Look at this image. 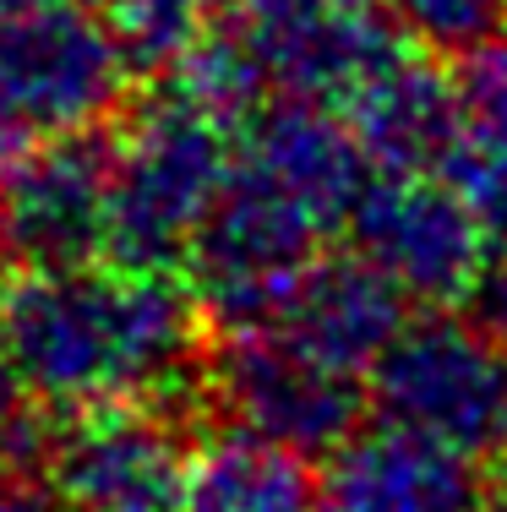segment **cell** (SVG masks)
I'll use <instances>...</instances> for the list:
<instances>
[{"label":"cell","instance_id":"cell-20","mask_svg":"<svg viewBox=\"0 0 507 512\" xmlns=\"http://www.w3.org/2000/svg\"><path fill=\"white\" fill-rule=\"evenodd\" d=\"M0 512H77L44 469H0Z\"/></svg>","mask_w":507,"mask_h":512},{"label":"cell","instance_id":"cell-15","mask_svg":"<svg viewBox=\"0 0 507 512\" xmlns=\"http://www.w3.org/2000/svg\"><path fill=\"white\" fill-rule=\"evenodd\" d=\"M180 512H322V469L300 447L224 425L191 447Z\"/></svg>","mask_w":507,"mask_h":512},{"label":"cell","instance_id":"cell-12","mask_svg":"<svg viewBox=\"0 0 507 512\" xmlns=\"http://www.w3.org/2000/svg\"><path fill=\"white\" fill-rule=\"evenodd\" d=\"M491 469L377 420L322 458V512H491Z\"/></svg>","mask_w":507,"mask_h":512},{"label":"cell","instance_id":"cell-17","mask_svg":"<svg viewBox=\"0 0 507 512\" xmlns=\"http://www.w3.org/2000/svg\"><path fill=\"white\" fill-rule=\"evenodd\" d=\"M99 11L131 77H169L219 22L208 0H99Z\"/></svg>","mask_w":507,"mask_h":512},{"label":"cell","instance_id":"cell-2","mask_svg":"<svg viewBox=\"0 0 507 512\" xmlns=\"http://www.w3.org/2000/svg\"><path fill=\"white\" fill-rule=\"evenodd\" d=\"M235 169V131L175 82L137 99L110 131V246L142 273H186L197 229Z\"/></svg>","mask_w":507,"mask_h":512},{"label":"cell","instance_id":"cell-5","mask_svg":"<svg viewBox=\"0 0 507 512\" xmlns=\"http://www.w3.org/2000/svg\"><path fill=\"white\" fill-rule=\"evenodd\" d=\"M322 235L328 229L306 207L289 202L279 186H268L235 158L219 202L208 207L197 246L186 256V278L208 322L219 333L268 327L284 295L295 289V278L322 256Z\"/></svg>","mask_w":507,"mask_h":512},{"label":"cell","instance_id":"cell-19","mask_svg":"<svg viewBox=\"0 0 507 512\" xmlns=\"http://www.w3.org/2000/svg\"><path fill=\"white\" fill-rule=\"evenodd\" d=\"M464 311L475 316L480 327L507 338V240H491L486 246V262H480L475 284L464 295Z\"/></svg>","mask_w":507,"mask_h":512},{"label":"cell","instance_id":"cell-4","mask_svg":"<svg viewBox=\"0 0 507 512\" xmlns=\"http://www.w3.org/2000/svg\"><path fill=\"white\" fill-rule=\"evenodd\" d=\"M197 387L224 425L300 447L311 458H328L338 442H349L371 404L366 376L317 360L279 327L219 333V344L202 360Z\"/></svg>","mask_w":507,"mask_h":512},{"label":"cell","instance_id":"cell-8","mask_svg":"<svg viewBox=\"0 0 507 512\" xmlns=\"http://www.w3.org/2000/svg\"><path fill=\"white\" fill-rule=\"evenodd\" d=\"M219 22L246 44L273 99L344 104L409 44L382 0H224Z\"/></svg>","mask_w":507,"mask_h":512},{"label":"cell","instance_id":"cell-7","mask_svg":"<svg viewBox=\"0 0 507 512\" xmlns=\"http://www.w3.org/2000/svg\"><path fill=\"white\" fill-rule=\"evenodd\" d=\"M110 246V131L28 137L0 169V251L22 273L99 262Z\"/></svg>","mask_w":507,"mask_h":512},{"label":"cell","instance_id":"cell-13","mask_svg":"<svg viewBox=\"0 0 507 512\" xmlns=\"http://www.w3.org/2000/svg\"><path fill=\"white\" fill-rule=\"evenodd\" d=\"M344 120L377 175H442L464 131L458 77L442 55L404 44L344 99Z\"/></svg>","mask_w":507,"mask_h":512},{"label":"cell","instance_id":"cell-11","mask_svg":"<svg viewBox=\"0 0 507 512\" xmlns=\"http://www.w3.org/2000/svg\"><path fill=\"white\" fill-rule=\"evenodd\" d=\"M235 158L300 202L328 235L349 224L360 191L377 175L344 109L317 99H268L235 131Z\"/></svg>","mask_w":507,"mask_h":512},{"label":"cell","instance_id":"cell-1","mask_svg":"<svg viewBox=\"0 0 507 512\" xmlns=\"http://www.w3.org/2000/svg\"><path fill=\"white\" fill-rule=\"evenodd\" d=\"M202 311L191 278L142 267H44L0 289V349L55 414L164 404L202 382Z\"/></svg>","mask_w":507,"mask_h":512},{"label":"cell","instance_id":"cell-16","mask_svg":"<svg viewBox=\"0 0 507 512\" xmlns=\"http://www.w3.org/2000/svg\"><path fill=\"white\" fill-rule=\"evenodd\" d=\"M464 131L442 175L475 207L491 240H507V33L453 60Z\"/></svg>","mask_w":507,"mask_h":512},{"label":"cell","instance_id":"cell-21","mask_svg":"<svg viewBox=\"0 0 507 512\" xmlns=\"http://www.w3.org/2000/svg\"><path fill=\"white\" fill-rule=\"evenodd\" d=\"M22 142H28V131L17 126V120H11V109L0 104V169H6V158L22 148Z\"/></svg>","mask_w":507,"mask_h":512},{"label":"cell","instance_id":"cell-18","mask_svg":"<svg viewBox=\"0 0 507 512\" xmlns=\"http://www.w3.org/2000/svg\"><path fill=\"white\" fill-rule=\"evenodd\" d=\"M382 6L409 44L442 60H464L507 33V0H382Z\"/></svg>","mask_w":507,"mask_h":512},{"label":"cell","instance_id":"cell-10","mask_svg":"<svg viewBox=\"0 0 507 512\" xmlns=\"http://www.w3.org/2000/svg\"><path fill=\"white\" fill-rule=\"evenodd\" d=\"M191 447L159 404L55 414L44 474L77 512H180Z\"/></svg>","mask_w":507,"mask_h":512},{"label":"cell","instance_id":"cell-22","mask_svg":"<svg viewBox=\"0 0 507 512\" xmlns=\"http://www.w3.org/2000/svg\"><path fill=\"white\" fill-rule=\"evenodd\" d=\"M28 6H39V0H0V33H6V28H11V22H17Z\"/></svg>","mask_w":507,"mask_h":512},{"label":"cell","instance_id":"cell-23","mask_svg":"<svg viewBox=\"0 0 507 512\" xmlns=\"http://www.w3.org/2000/svg\"><path fill=\"white\" fill-rule=\"evenodd\" d=\"M0 256H6V251H0Z\"/></svg>","mask_w":507,"mask_h":512},{"label":"cell","instance_id":"cell-9","mask_svg":"<svg viewBox=\"0 0 507 512\" xmlns=\"http://www.w3.org/2000/svg\"><path fill=\"white\" fill-rule=\"evenodd\" d=\"M344 235L404 289L409 306L426 311H442L453 300L464 306L491 246L486 224L448 175H371Z\"/></svg>","mask_w":507,"mask_h":512},{"label":"cell","instance_id":"cell-6","mask_svg":"<svg viewBox=\"0 0 507 512\" xmlns=\"http://www.w3.org/2000/svg\"><path fill=\"white\" fill-rule=\"evenodd\" d=\"M120 60L104 11L88 0H39L0 33V104L28 137L88 131L126 99Z\"/></svg>","mask_w":507,"mask_h":512},{"label":"cell","instance_id":"cell-14","mask_svg":"<svg viewBox=\"0 0 507 512\" xmlns=\"http://www.w3.org/2000/svg\"><path fill=\"white\" fill-rule=\"evenodd\" d=\"M268 327H279L284 338H295L300 349H311L338 371L371 376V365L388 355L393 338L409 327V295L355 246L322 251L295 278V289L284 295V306Z\"/></svg>","mask_w":507,"mask_h":512},{"label":"cell","instance_id":"cell-3","mask_svg":"<svg viewBox=\"0 0 507 512\" xmlns=\"http://www.w3.org/2000/svg\"><path fill=\"white\" fill-rule=\"evenodd\" d=\"M377 420L415 431L448 453L502 469L507 463V338L448 306L409 316L393 349L366 376Z\"/></svg>","mask_w":507,"mask_h":512}]
</instances>
